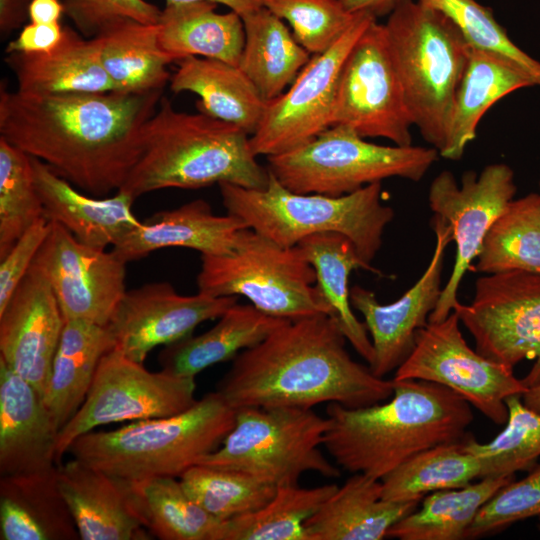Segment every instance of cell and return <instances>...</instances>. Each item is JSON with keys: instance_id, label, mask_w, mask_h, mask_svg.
Instances as JSON below:
<instances>
[{"instance_id": "obj_48", "label": "cell", "mask_w": 540, "mask_h": 540, "mask_svg": "<svg viewBox=\"0 0 540 540\" xmlns=\"http://www.w3.org/2000/svg\"><path fill=\"white\" fill-rule=\"evenodd\" d=\"M51 222L45 216L38 219L0 259V311L7 305L14 291L32 266L46 240Z\"/></svg>"}, {"instance_id": "obj_34", "label": "cell", "mask_w": 540, "mask_h": 540, "mask_svg": "<svg viewBox=\"0 0 540 540\" xmlns=\"http://www.w3.org/2000/svg\"><path fill=\"white\" fill-rule=\"evenodd\" d=\"M157 34V24L124 19L92 38L114 91H163L171 78L167 65L172 60L161 50Z\"/></svg>"}, {"instance_id": "obj_14", "label": "cell", "mask_w": 540, "mask_h": 540, "mask_svg": "<svg viewBox=\"0 0 540 540\" xmlns=\"http://www.w3.org/2000/svg\"><path fill=\"white\" fill-rule=\"evenodd\" d=\"M332 125H345L364 138L412 145L402 86L384 24L373 20L350 50L341 69Z\"/></svg>"}, {"instance_id": "obj_19", "label": "cell", "mask_w": 540, "mask_h": 540, "mask_svg": "<svg viewBox=\"0 0 540 540\" xmlns=\"http://www.w3.org/2000/svg\"><path fill=\"white\" fill-rule=\"evenodd\" d=\"M435 235L432 257L417 282L399 299L381 304L375 293L360 285L350 288V302L364 319L374 357L369 365L377 377L396 370L410 354L415 334L429 322L440 298L445 252L452 242L451 229L440 217L431 219Z\"/></svg>"}, {"instance_id": "obj_35", "label": "cell", "mask_w": 540, "mask_h": 540, "mask_svg": "<svg viewBox=\"0 0 540 540\" xmlns=\"http://www.w3.org/2000/svg\"><path fill=\"white\" fill-rule=\"evenodd\" d=\"M244 46L238 66L268 102L293 83L311 54L293 36L285 21L266 7L244 15Z\"/></svg>"}, {"instance_id": "obj_11", "label": "cell", "mask_w": 540, "mask_h": 540, "mask_svg": "<svg viewBox=\"0 0 540 540\" xmlns=\"http://www.w3.org/2000/svg\"><path fill=\"white\" fill-rule=\"evenodd\" d=\"M195 377L164 370L151 372L116 349L101 359L87 396L75 415L61 428L57 459L80 436L98 426L177 415L195 398Z\"/></svg>"}, {"instance_id": "obj_54", "label": "cell", "mask_w": 540, "mask_h": 540, "mask_svg": "<svg viewBox=\"0 0 540 540\" xmlns=\"http://www.w3.org/2000/svg\"><path fill=\"white\" fill-rule=\"evenodd\" d=\"M522 399L527 407L540 413V383L529 387L522 395Z\"/></svg>"}, {"instance_id": "obj_8", "label": "cell", "mask_w": 540, "mask_h": 540, "mask_svg": "<svg viewBox=\"0 0 540 540\" xmlns=\"http://www.w3.org/2000/svg\"><path fill=\"white\" fill-rule=\"evenodd\" d=\"M365 139L348 126L332 125L303 145L268 156L267 169L293 192L338 197L392 177L418 182L439 157L433 147Z\"/></svg>"}, {"instance_id": "obj_32", "label": "cell", "mask_w": 540, "mask_h": 540, "mask_svg": "<svg viewBox=\"0 0 540 540\" xmlns=\"http://www.w3.org/2000/svg\"><path fill=\"white\" fill-rule=\"evenodd\" d=\"M112 349L107 326L65 321L43 396L59 431L84 402L102 357Z\"/></svg>"}, {"instance_id": "obj_12", "label": "cell", "mask_w": 540, "mask_h": 540, "mask_svg": "<svg viewBox=\"0 0 540 540\" xmlns=\"http://www.w3.org/2000/svg\"><path fill=\"white\" fill-rule=\"evenodd\" d=\"M460 318L452 311L440 322H428L415 334L414 346L395 370L394 380L416 379L442 385L463 397L497 425L505 424L511 395L528 387L513 369L494 362L467 344Z\"/></svg>"}, {"instance_id": "obj_46", "label": "cell", "mask_w": 540, "mask_h": 540, "mask_svg": "<svg viewBox=\"0 0 540 540\" xmlns=\"http://www.w3.org/2000/svg\"><path fill=\"white\" fill-rule=\"evenodd\" d=\"M499 489L479 510L466 538H479L524 519L540 516V464Z\"/></svg>"}, {"instance_id": "obj_39", "label": "cell", "mask_w": 540, "mask_h": 540, "mask_svg": "<svg viewBox=\"0 0 540 540\" xmlns=\"http://www.w3.org/2000/svg\"><path fill=\"white\" fill-rule=\"evenodd\" d=\"M462 442L445 443L412 456L383 478V498L422 501L429 493L462 488L481 477V463Z\"/></svg>"}, {"instance_id": "obj_53", "label": "cell", "mask_w": 540, "mask_h": 540, "mask_svg": "<svg viewBox=\"0 0 540 540\" xmlns=\"http://www.w3.org/2000/svg\"><path fill=\"white\" fill-rule=\"evenodd\" d=\"M166 4L186 3L195 1H210L216 4H222L234 11L241 17L264 6V0H165Z\"/></svg>"}, {"instance_id": "obj_50", "label": "cell", "mask_w": 540, "mask_h": 540, "mask_svg": "<svg viewBox=\"0 0 540 540\" xmlns=\"http://www.w3.org/2000/svg\"><path fill=\"white\" fill-rule=\"evenodd\" d=\"M31 0H0V30L2 34L19 28L29 18Z\"/></svg>"}, {"instance_id": "obj_37", "label": "cell", "mask_w": 540, "mask_h": 540, "mask_svg": "<svg viewBox=\"0 0 540 540\" xmlns=\"http://www.w3.org/2000/svg\"><path fill=\"white\" fill-rule=\"evenodd\" d=\"M515 476L481 478L477 483L432 492L422 506L396 522L387 537L399 540H462L483 505Z\"/></svg>"}, {"instance_id": "obj_47", "label": "cell", "mask_w": 540, "mask_h": 540, "mask_svg": "<svg viewBox=\"0 0 540 540\" xmlns=\"http://www.w3.org/2000/svg\"><path fill=\"white\" fill-rule=\"evenodd\" d=\"M63 5L64 14L86 38L124 19L157 24L161 14V9L146 0H63Z\"/></svg>"}, {"instance_id": "obj_15", "label": "cell", "mask_w": 540, "mask_h": 540, "mask_svg": "<svg viewBox=\"0 0 540 540\" xmlns=\"http://www.w3.org/2000/svg\"><path fill=\"white\" fill-rule=\"evenodd\" d=\"M516 191L514 171L505 163L486 165L479 174L466 171L460 183L448 170L432 180L429 207L449 225L456 253L451 274L429 322L444 320L459 303L462 279L478 257L489 229L514 199Z\"/></svg>"}, {"instance_id": "obj_9", "label": "cell", "mask_w": 540, "mask_h": 540, "mask_svg": "<svg viewBox=\"0 0 540 540\" xmlns=\"http://www.w3.org/2000/svg\"><path fill=\"white\" fill-rule=\"evenodd\" d=\"M198 292L215 297L244 296L258 310L291 321L318 314L333 317L313 266L300 248L283 247L244 228L234 251L201 255Z\"/></svg>"}, {"instance_id": "obj_45", "label": "cell", "mask_w": 540, "mask_h": 540, "mask_svg": "<svg viewBox=\"0 0 540 540\" xmlns=\"http://www.w3.org/2000/svg\"><path fill=\"white\" fill-rule=\"evenodd\" d=\"M264 7L290 25L311 55L327 50L356 16L342 0H264Z\"/></svg>"}, {"instance_id": "obj_26", "label": "cell", "mask_w": 540, "mask_h": 540, "mask_svg": "<svg viewBox=\"0 0 540 540\" xmlns=\"http://www.w3.org/2000/svg\"><path fill=\"white\" fill-rule=\"evenodd\" d=\"M17 90L28 94H86L114 91L92 38L64 26L59 44L45 53H10L5 59Z\"/></svg>"}, {"instance_id": "obj_31", "label": "cell", "mask_w": 540, "mask_h": 540, "mask_svg": "<svg viewBox=\"0 0 540 540\" xmlns=\"http://www.w3.org/2000/svg\"><path fill=\"white\" fill-rule=\"evenodd\" d=\"M534 86L531 78L512 63L491 53L471 49L457 87L439 156L460 160L490 107L506 95Z\"/></svg>"}, {"instance_id": "obj_40", "label": "cell", "mask_w": 540, "mask_h": 540, "mask_svg": "<svg viewBox=\"0 0 540 540\" xmlns=\"http://www.w3.org/2000/svg\"><path fill=\"white\" fill-rule=\"evenodd\" d=\"M337 487L279 486L272 499L258 510L225 521L223 540H307L305 522Z\"/></svg>"}, {"instance_id": "obj_30", "label": "cell", "mask_w": 540, "mask_h": 540, "mask_svg": "<svg viewBox=\"0 0 540 540\" xmlns=\"http://www.w3.org/2000/svg\"><path fill=\"white\" fill-rule=\"evenodd\" d=\"M208 331L165 346L158 356L161 369L178 376L195 377L217 363L233 360L288 319L268 315L252 304L231 306Z\"/></svg>"}, {"instance_id": "obj_29", "label": "cell", "mask_w": 540, "mask_h": 540, "mask_svg": "<svg viewBox=\"0 0 540 540\" xmlns=\"http://www.w3.org/2000/svg\"><path fill=\"white\" fill-rule=\"evenodd\" d=\"M177 65L170 78L174 93L198 95L199 112L254 134L267 102L238 65L194 56L177 61Z\"/></svg>"}, {"instance_id": "obj_3", "label": "cell", "mask_w": 540, "mask_h": 540, "mask_svg": "<svg viewBox=\"0 0 540 540\" xmlns=\"http://www.w3.org/2000/svg\"><path fill=\"white\" fill-rule=\"evenodd\" d=\"M392 380L393 395L382 404H328L323 447L339 468L382 480L417 453L469 436L473 411L459 394L428 381Z\"/></svg>"}, {"instance_id": "obj_25", "label": "cell", "mask_w": 540, "mask_h": 540, "mask_svg": "<svg viewBox=\"0 0 540 540\" xmlns=\"http://www.w3.org/2000/svg\"><path fill=\"white\" fill-rule=\"evenodd\" d=\"M419 502L386 500L381 480L353 473L305 522L307 540H381Z\"/></svg>"}, {"instance_id": "obj_6", "label": "cell", "mask_w": 540, "mask_h": 540, "mask_svg": "<svg viewBox=\"0 0 540 540\" xmlns=\"http://www.w3.org/2000/svg\"><path fill=\"white\" fill-rule=\"evenodd\" d=\"M219 188L228 214L278 245L293 247L308 236L336 232L350 239L368 265L380 250L385 228L394 218V210L382 202L381 182L333 197L293 192L269 172L263 189L231 183H220Z\"/></svg>"}, {"instance_id": "obj_24", "label": "cell", "mask_w": 540, "mask_h": 540, "mask_svg": "<svg viewBox=\"0 0 540 540\" xmlns=\"http://www.w3.org/2000/svg\"><path fill=\"white\" fill-rule=\"evenodd\" d=\"M57 481L81 540L150 539L118 478L73 458L58 465Z\"/></svg>"}, {"instance_id": "obj_33", "label": "cell", "mask_w": 540, "mask_h": 540, "mask_svg": "<svg viewBox=\"0 0 540 540\" xmlns=\"http://www.w3.org/2000/svg\"><path fill=\"white\" fill-rule=\"evenodd\" d=\"M119 480L132 510L157 538L223 540L225 521L202 509L176 477Z\"/></svg>"}, {"instance_id": "obj_17", "label": "cell", "mask_w": 540, "mask_h": 540, "mask_svg": "<svg viewBox=\"0 0 540 540\" xmlns=\"http://www.w3.org/2000/svg\"><path fill=\"white\" fill-rule=\"evenodd\" d=\"M34 264L44 273L67 320L108 326L126 293V264L112 250L78 241L50 221Z\"/></svg>"}, {"instance_id": "obj_56", "label": "cell", "mask_w": 540, "mask_h": 540, "mask_svg": "<svg viewBox=\"0 0 540 540\" xmlns=\"http://www.w3.org/2000/svg\"><path fill=\"white\" fill-rule=\"evenodd\" d=\"M539 190H540V181H539ZM539 193H540V191H539Z\"/></svg>"}, {"instance_id": "obj_55", "label": "cell", "mask_w": 540, "mask_h": 540, "mask_svg": "<svg viewBox=\"0 0 540 540\" xmlns=\"http://www.w3.org/2000/svg\"><path fill=\"white\" fill-rule=\"evenodd\" d=\"M539 520H540V516H539ZM539 529H540V521H539Z\"/></svg>"}, {"instance_id": "obj_28", "label": "cell", "mask_w": 540, "mask_h": 540, "mask_svg": "<svg viewBox=\"0 0 540 540\" xmlns=\"http://www.w3.org/2000/svg\"><path fill=\"white\" fill-rule=\"evenodd\" d=\"M217 5L210 1L165 4L157 38L172 62L194 56L239 64L245 40L242 18L231 10L218 13Z\"/></svg>"}, {"instance_id": "obj_51", "label": "cell", "mask_w": 540, "mask_h": 540, "mask_svg": "<svg viewBox=\"0 0 540 540\" xmlns=\"http://www.w3.org/2000/svg\"><path fill=\"white\" fill-rule=\"evenodd\" d=\"M64 5L59 0H31L28 7L30 22L50 24L60 22Z\"/></svg>"}, {"instance_id": "obj_49", "label": "cell", "mask_w": 540, "mask_h": 540, "mask_svg": "<svg viewBox=\"0 0 540 540\" xmlns=\"http://www.w3.org/2000/svg\"><path fill=\"white\" fill-rule=\"evenodd\" d=\"M63 33L64 26L60 22L50 24L30 22L8 43L5 52L6 54L49 52L59 44Z\"/></svg>"}, {"instance_id": "obj_16", "label": "cell", "mask_w": 540, "mask_h": 540, "mask_svg": "<svg viewBox=\"0 0 540 540\" xmlns=\"http://www.w3.org/2000/svg\"><path fill=\"white\" fill-rule=\"evenodd\" d=\"M377 19L367 12L356 16L324 52L311 55L293 83L268 101L261 122L250 136L256 156L281 154L314 139L331 126L341 69L353 45Z\"/></svg>"}, {"instance_id": "obj_1", "label": "cell", "mask_w": 540, "mask_h": 540, "mask_svg": "<svg viewBox=\"0 0 540 540\" xmlns=\"http://www.w3.org/2000/svg\"><path fill=\"white\" fill-rule=\"evenodd\" d=\"M162 91L28 94L0 92V137L82 192L106 197L127 181Z\"/></svg>"}, {"instance_id": "obj_43", "label": "cell", "mask_w": 540, "mask_h": 540, "mask_svg": "<svg viewBox=\"0 0 540 540\" xmlns=\"http://www.w3.org/2000/svg\"><path fill=\"white\" fill-rule=\"evenodd\" d=\"M43 216L31 157L0 137V259Z\"/></svg>"}, {"instance_id": "obj_18", "label": "cell", "mask_w": 540, "mask_h": 540, "mask_svg": "<svg viewBox=\"0 0 540 540\" xmlns=\"http://www.w3.org/2000/svg\"><path fill=\"white\" fill-rule=\"evenodd\" d=\"M236 303L237 296L181 295L168 282H153L127 290L107 327L114 349L143 363L155 347L192 335Z\"/></svg>"}, {"instance_id": "obj_38", "label": "cell", "mask_w": 540, "mask_h": 540, "mask_svg": "<svg viewBox=\"0 0 540 540\" xmlns=\"http://www.w3.org/2000/svg\"><path fill=\"white\" fill-rule=\"evenodd\" d=\"M475 269L540 274V193L513 199L489 229Z\"/></svg>"}, {"instance_id": "obj_22", "label": "cell", "mask_w": 540, "mask_h": 540, "mask_svg": "<svg viewBox=\"0 0 540 540\" xmlns=\"http://www.w3.org/2000/svg\"><path fill=\"white\" fill-rule=\"evenodd\" d=\"M244 228L248 227L238 217L216 215L207 201L197 199L141 221L111 250L125 263L169 247L189 248L201 255H225L234 251Z\"/></svg>"}, {"instance_id": "obj_5", "label": "cell", "mask_w": 540, "mask_h": 540, "mask_svg": "<svg viewBox=\"0 0 540 540\" xmlns=\"http://www.w3.org/2000/svg\"><path fill=\"white\" fill-rule=\"evenodd\" d=\"M236 409L210 392L174 416L134 421L112 431L88 432L68 452L122 480L180 476L214 452L234 426Z\"/></svg>"}, {"instance_id": "obj_23", "label": "cell", "mask_w": 540, "mask_h": 540, "mask_svg": "<svg viewBox=\"0 0 540 540\" xmlns=\"http://www.w3.org/2000/svg\"><path fill=\"white\" fill-rule=\"evenodd\" d=\"M44 215L61 224L81 243L106 249L140 224L133 210L135 199L118 190L111 197L82 192L48 165L31 157Z\"/></svg>"}, {"instance_id": "obj_52", "label": "cell", "mask_w": 540, "mask_h": 540, "mask_svg": "<svg viewBox=\"0 0 540 540\" xmlns=\"http://www.w3.org/2000/svg\"><path fill=\"white\" fill-rule=\"evenodd\" d=\"M398 0H342L351 13L367 12L376 18L388 15Z\"/></svg>"}, {"instance_id": "obj_44", "label": "cell", "mask_w": 540, "mask_h": 540, "mask_svg": "<svg viewBox=\"0 0 540 540\" xmlns=\"http://www.w3.org/2000/svg\"><path fill=\"white\" fill-rule=\"evenodd\" d=\"M448 18L471 49L494 54L528 75L540 86V61L520 49L496 20L493 11L476 0H419Z\"/></svg>"}, {"instance_id": "obj_36", "label": "cell", "mask_w": 540, "mask_h": 540, "mask_svg": "<svg viewBox=\"0 0 540 540\" xmlns=\"http://www.w3.org/2000/svg\"><path fill=\"white\" fill-rule=\"evenodd\" d=\"M297 246L313 266L317 285L347 341L370 365L374 357L373 345L364 322L359 321L352 310L348 281L351 272L357 269L378 275L381 272L364 263L350 239L340 233L314 234L301 240Z\"/></svg>"}, {"instance_id": "obj_27", "label": "cell", "mask_w": 540, "mask_h": 540, "mask_svg": "<svg viewBox=\"0 0 540 540\" xmlns=\"http://www.w3.org/2000/svg\"><path fill=\"white\" fill-rule=\"evenodd\" d=\"M57 469L46 473L1 476V540L80 539L58 486Z\"/></svg>"}, {"instance_id": "obj_10", "label": "cell", "mask_w": 540, "mask_h": 540, "mask_svg": "<svg viewBox=\"0 0 540 540\" xmlns=\"http://www.w3.org/2000/svg\"><path fill=\"white\" fill-rule=\"evenodd\" d=\"M327 417L312 409L244 407L221 446L198 464L249 474L275 487L298 484L307 472L336 478L340 468L324 454Z\"/></svg>"}, {"instance_id": "obj_4", "label": "cell", "mask_w": 540, "mask_h": 540, "mask_svg": "<svg viewBox=\"0 0 540 540\" xmlns=\"http://www.w3.org/2000/svg\"><path fill=\"white\" fill-rule=\"evenodd\" d=\"M256 157L242 128L202 112L177 111L162 96L144 126L141 156L119 190L136 199L160 189L220 183L263 189L269 172Z\"/></svg>"}, {"instance_id": "obj_13", "label": "cell", "mask_w": 540, "mask_h": 540, "mask_svg": "<svg viewBox=\"0 0 540 540\" xmlns=\"http://www.w3.org/2000/svg\"><path fill=\"white\" fill-rule=\"evenodd\" d=\"M454 311L478 353L511 369L534 360L522 381L528 388L540 383V274H485L475 282L472 302H459Z\"/></svg>"}, {"instance_id": "obj_7", "label": "cell", "mask_w": 540, "mask_h": 540, "mask_svg": "<svg viewBox=\"0 0 540 540\" xmlns=\"http://www.w3.org/2000/svg\"><path fill=\"white\" fill-rule=\"evenodd\" d=\"M413 126L438 153L471 47L442 12L398 0L384 24Z\"/></svg>"}, {"instance_id": "obj_21", "label": "cell", "mask_w": 540, "mask_h": 540, "mask_svg": "<svg viewBox=\"0 0 540 540\" xmlns=\"http://www.w3.org/2000/svg\"><path fill=\"white\" fill-rule=\"evenodd\" d=\"M58 434L42 395L0 359V475L56 470Z\"/></svg>"}, {"instance_id": "obj_2", "label": "cell", "mask_w": 540, "mask_h": 540, "mask_svg": "<svg viewBox=\"0 0 540 540\" xmlns=\"http://www.w3.org/2000/svg\"><path fill=\"white\" fill-rule=\"evenodd\" d=\"M336 318L318 314L287 321L239 353L217 386L234 409L301 408L338 403L358 408L393 395V380L353 360Z\"/></svg>"}, {"instance_id": "obj_41", "label": "cell", "mask_w": 540, "mask_h": 540, "mask_svg": "<svg viewBox=\"0 0 540 540\" xmlns=\"http://www.w3.org/2000/svg\"><path fill=\"white\" fill-rule=\"evenodd\" d=\"M521 395L506 398L508 416L504 429L488 443L471 436L462 442L465 451L481 463V478L515 476L530 471L540 458V413L527 407Z\"/></svg>"}, {"instance_id": "obj_42", "label": "cell", "mask_w": 540, "mask_h": 540, "mask_svg": "<svg viewBox=\"0 0 540 540\" xmlns=\"http://www.w3.org/2000/svg\"><path fill=\"white\" fill-rule=\"evenodd\" d=\"M179 479L187 494L220 521L258 510L277 489L249 474L202 464L192 466Z\"/></svg>"}, {"instance_id": "obj_20", "label": "cell", "mask_w": 540, "mask_h": 540, "mask_svg": "<svg viewBox=\"0 0 540 540\" xmlns=\"http://www.w3.org/2000/svg\"><path fill=\"white\" fill-rule=\"evenodd\" d=\"M64 324L50 283L33 262L0 311V359L42 397Z\"/></svg>"}]
</instances>
